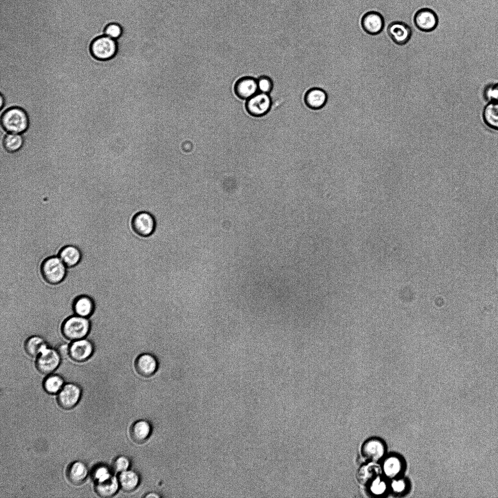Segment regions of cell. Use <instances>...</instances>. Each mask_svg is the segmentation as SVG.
Returning <instances> with one entry per match:
<instances>
[{"label":"cell","instance_id":"cell-5","mask_svg":"<svg viewBox=\"0 0 498 498\" xmlns=\"http://www.w3.org/2000/svg\"><path fill=\"white\" fill-rule=\"evenodd\" d=\"M130 225L133 231L142 237L152 235L156 228L155 217L149 212L141 211L136 213L132 217Z\"/></svg>","mask_w":498,"mask_h":498},{"label":"cell","instance_id":"cell-27","mask_svg":"<svg viewBox=\"0 0 498 498\" xmlns=\"http://www.w3.org/2000/svg\"><path fill=\"white\" fill-rule=\"evenodd\" d=\"M401 469L400 460L396 457L391 456L387 458L383 464V470L388 477L392 478L396 476Z\"/></svg>","mask_w":498,"mask_h":498},{"label":"cell","instance_id":"cell-34","mask_svg":"<svg viewBox=\"0 0 498 498\" xmlns=\"http://www.w3.org/2000/svg\"><path fill=\"white\" fill-rule=\"evenodd\" d=\"M129 465L128 460L123 456L118 458L115 461L113 467L116 471L123 472L126 471Z\"/></svg>","mask_w":498,"mask_h":498},{"label":"cell","instance_id":"cell-1","mask_svg":"<svg viewBox=\"0 0 498 498\" xmlns=\"http://www.w3.org/2000/svg\"><path fill=\"white\" fill-rule=\"evenodd\" d=\"M1 125L8 133L22 134L29 126L30 121L26 111L19 107H12L4 111L0 117Z\"/></svg>","mask_w":498,"mask_h":498},{"label":"cell","instance_id":"cell-11","mask_svg":"<svg viewBox=\"0 0 498 498\" xmlns=\"http://www.w3.org/2000/svg\"><path fill=\"white\" fill-rule=\"evenodd\" d=\"M159 368L157 358L152 354L144 353L139 356L135 362V368L140 375L148 377L155 374Z\"/></svg>","mask_w":498,"mask_h":498},{"label":"cell","instance_id":"cell-21","mask_svg":"<svg viewBox=\"0 0 498 498\" xmlns=\"http://www.w3.org/2000/svg\"><path fill=\"white\" fill-rule=\"evenodd\" d=\"M95 490L100 496L109 497L113 495L117 491L119 482L117 479L111 476L108 478L99 482H96Z\"/></svg>","mask_w":498,"mask_h":498},{"label":"cell","instance_id":"cell-28","mask_svg":"<svg viewBox=\"0 0 498 498\" xmlns=\"http://www.w3.org/2000/svg\"><path fill=\"white\" fill-rule=\"evenodd\" d=\"M374 471L371 466L363 465L356 473V477L357 481L360 484H366L373 478Z\"/></svg>","mask_w":498,"mask_h":498},{"label":"cell","instance_id":"cell-15","mask_svg":"<svg viewBox=\"0 0 498 498\" xmlns=\"http://www.w3.org/2000/svg\"><path fill=\"white\" fill-rule=\"evenodd\" d=\"M361 452L364 459L372 462H377L383 456L385 446L380 440L371 439L363 445Z\"/></svg>","mask_w":498,"mask_h":498},{"label":"cell","instance_id":"cell-38","mask_svg":"<svg viewBox=\"0 0 498 498\" xmlns=\"http://www.w3.org/2000/svg\"><path fill=\"white\" fill-rule=\"evenodd\" d=\"M151 494H150V495H147V496H146V497H159V496H156V495H155L154 494H152V495H151Z\"/></svg>","mask_w":498,"mask_h":498},{"label":"cell","instance_id":"cell-36","mask_svg":"<svg viewBox=\"0 0 498 498\" xmlns=\"http://www.w3.org/2000/svg\"><path fill=\"white\" fill-rule=\"evenodd\" d=\"M69 346L67 344H62L58 346L57 351L61 358H66L69 356Z\"/></svg>","mask_w":498,"mask_h":498},{"label":"cell","instance_id":"cell-8","mask_svg":"<svg viewBox=\"0 0 498 498\" xmlns=\"http://www.w3.org/2000/svg\"><path fill=\"white\" fill-rule=\"evenodd\" d=\"M81 394V389L77 385L68 383L64 385L57 397L59 405L64 409H72L78 402Z\"/></svg>","mask_w":498,"mask_h":498},{"label":"cell","instance_id":"cell-7","mask_svg":"<svg viewBox=\"0 0 498 498\" xmlns=\"http://www.w3.org/2000/svg\"><path fill=\"white\" fill-rule=\"evenodd\" d=\"M246 109L251 116L261 117L267 114L271 107V99L268 94L258 92L247 100Z\"/></svg>","mask_w":498,"mask_h":498},{"label":"cell","instance_id":"cell-29","mask_svg":"<svg viewBox=\"0 0 498 498\" xmlns=\"http://www.w3.org/2000/svg\"><path fill=\"white\" fill-rule=\"evenodd\" d=\"M257 85L259 92L267 94L269 93L273 87L272 79L266 75H262L257 79Z\"/></svg>","mask_w":498,"mask_h":498},{"label":"cell","instance_id":"cell-20","mask_svg":"<svg viewBox=\"0 0 498 498\" xmlns=\"http://www.w3.org/2000/svg\"><path fill=\"white\" fill-rule=\"evenodd\" d=\"M482 117L487 126L498 131V103L488 102L484 107Z\"/></svg>","mask_w":498,"mask_h":498},{"label":"cell","instance_id":"cell-3","mask_svg":"<svg viewBox=\"0 0 498 498\" xmlns=\"http://www.w3.org/2000/svg\"><path fill=\"white\" fill-rule=\"evenodd\" d=\"M90 329V322L87 318L78 315L71 316L63 322L62 331L67 339L76 340L85 338Z\"/></svg>","mask_w":498,"mask_h":498},{"label":"cell","instance_id":"cell-32","mask_svg":"<svg viewBox=\"0 0 498 498\" xmlns=\"http://www.w3.org/2000/svg\"><path fill=\"white\" fill-rule=\"evenodd\" d=\"M92 476L96 482L103 481L111 476L108 468L102 466L96 468L93 472Z\"/></svg>","mask_w":498,"mask_h":498},{"label":"cell","instance_id":"cell-13","mask_svg":"<svg viewBox=\"0 0 498 498\" xmlns=\"http://www.w3.org/2000/svg\"><path fill=\"white\" fill-rule=\"evenodd\" d=\"M385 21L382 15L376 11L366 13L362 17L361 25L363 30L371 35L380 33L384 27Z\"/></svg>","mask_w":498,"mask_h":498},{"label":"cell","instance_id":"cell-19","mask_svg":"<svg viewBox=\"0 0 498 498\" xmlns=\"http://www.w3.org/2000/svg\"><path fill=\"white\" fill-rule=\"evenodd\" d=\"M73 307L76 315L87 318L92 314L94 309V304L93 300L89 297L81 295L75 300Z\"/></svg>","mask_w":498,"mask_h":498},{"label":"cell","instance_id":"cell-24","mask_svg":"<svg viewBox=\"0 0 498 498\" xmlns=\"http://www.w3.org/2000/svg\"><path fill=\"white\" fill-rule=\"evenodd\" d=\"M150 432V426L148 423L145 421H139L133 425L131 435L134 440L140 442L148 437Z\"/></svg>","mask_w":498,"mask_h":498},{"label":"cell","instance_id":"cell-23","mask_svg":"<svg viewBox=\"0 0 498 498\" xmlns=\"http://www.w3.org/2000/svg\"><path fill=\"white\" fill-rule=\"evenodd\" d=\"M23 143L24 139L20 134L8 133L4 136L2 141L4 149L10 153L18 151Z\"/></svg>","mask_w":498,"mask_h":498},{"label":"cell","instance_id":"cell-35","mask_svg":"<svg viewBox=\"0 0 498 498\" xmlns=\"http://www.w3.org/2000/svg\"><path fill=\"white\" fill-rule=\"evenodd\" d=\"M391 487L396 492H401L405 488V483L402 480H394L391 483Z\"/></svg>","mask_w":498,"mask_h":498},{"label":"cell","instance_id":"cell-37","mask_svg":"<svg viewBox=\"0 0 498 498\" xmlns=\"http://www.w3.org/2000/svg\"><path fill=\"white\" fill-rule=\"evenodd\" d=\"M0 108H2L4 107L5 103V97L2 94H0Z\"/></svg>","mask_w":498,"mask_h":498},{"label":"cell","instance_id":"cell-2","mask_svg":"<svg viewBox=\"0 0 498 498\" xmlns=\"http://www.w3.org/2000/svg\"><path fill=\"white\" fill-rule=\"evenodd\" d=\"M40 270L44 280L51 285L60 283L67 273V267L58 256L45 259L41 264Z\"/></svg>","mask_w":498,"mask_h":498},{"label":"cell","instance_id":"cell-12","mask_svg":"<svg viewBox=\"0 0 498 498\" xmlns=\"http://www.w3.org/2000/svg\"><path fill=\"white\" fill-rule=\"evenodd\" d=\"M387 32L392 41L399 45H404L410 39L412 35L411 28L402 21H392L387 28Z\"/></svg>","mask_w":498,"mask_h":498},{"label":"cell","instance_id":"cell-22","mask_svg":"<svg viewBox=\"0 0 498 498\" xmlns=\"http://www.w3.org/2000/svg\"><path fill=\"white\" fill-rule=\"evenodd\" d=\"M47 347V344L44 339L38 336L30 337L26 341L24 345L27 354L33 357H37Z\"/></svg>","mask_w":498,"mask_h":498},{"label":"cell","instance_id":"cell-33","mask_svg":"<svg viewBox=\"0 0 498 498\" xmlns=\"http://www.w3.org/2000/svg\"><path fill=\"white\" fill-rule=\"evenodd\" d=\"M386 488V483L379 477H377L371 482L370 490L375 495H380L384 492Z\"/></svg>","mask_w":498,"mask_h":498},{"label":"cell","instance_id":"cell-17","mask_svg":"<svg viewBox=\"0 0 498 498\" xmlns=\"http://www.w3.org/2000/svg\"><path fill=\"white\" fill-rule=\"evenodd\" d=\"M58 256L67 267H72L80 262L82 254L80 250L75 246L68 245L61 249Z\"/></svg>","mask_w":498,"mask_h":498},{"label":"cell","instance_id":"cell-18","mask_svg":"<svg viewBox=\"0 0 498 498\" xmlns=\"http://www.w3.org/2000/svg\"><path fill=\"white\" fill-rule=\"evenodd\" d=\"M88 473V470L85 463L81 462H75L68 467L67 476L69 480L74 484L82 483Z\"/></svg>","mask_w":498,"mask_h":498},{"label":"cell","instance_id":"cell-9","mask_svg":"<svg viewBox=\"0 0 498 498\" xmlns=\"http://www.w3.org/2000/svg\"><path fill=\"white\" fill-rule=\"evenodd\" d=\"M414 23L416 27L423 32H429L434 30L438 24V18L436 13L427 8L418 10L414 16Z\"/></svg>","mask_w":498,"mask_h":498},{"label":"cell","instance_id":"cell-25","mask_svg":"<svg viewBox=\"0 0 498 498\" xmlns=\"http://www.w3.org/2000/svg\"><path fill=\"white\" fill-rule=\"evenodd\" d=\"M119 482L124 490L129 491L136 488L139 482V478L135 472L126 470L120 475Z\"/></svg>","mask_w":498,"mask_h":498},{"label":"cell","instance_id":"cell-10","mask_svg":"<svg viewBox=\"0 0 498 498\" xmlns=\"http://www.w3.org/2000/svg\"><path fill=\"white\" fill-rule=\"evenodd\" d=\"M93 351L92 343L84 338L74 340L69 346V356L77 362H84L88 360Z\"/></svg>","mask_w":498,"mask_h":498},{"label":"cell","instance_id":"cell-31","mask_svg":"<svg viewBox=\"0 0 498 498\" xmlns=\"http://www.w3.org/2000/svg\"><path fill=\"white\" fill-rule=\"evenodd\" d=\"M484 97L488 103H498V83L488 86L484 90Z\"/></svg>","mask_w":498,"mask_h":498},{"label":"cell","instance_id":"cell-26","mask_svg":"<svg viewBox=\"0 0 498 498\" xmlns=\"http://www.w3.org/2000/svg\"><path fill=\"white\" fill-rule=\"evenodd\" d=\"M64 379L57 374H51L44 380L43 387L49 393H56L59 392L64 386Z\"/></svg>","mask_w":498,"mask_h":498},{"label":"cell","instance_id":"cell-16","mask_svg":"<svg viewBox=\"0 0 498 498\" xmlns=\"http://www.w3.org/2000/svg\"><path fill=\"white\" fill-rule=\"evenodd\" d=\"M328 100L326 92L319 88H313L305 93L304 101L306 106L313 110L320 109L325 105Z\"/></svg>","mask_w":498,"mask_h":498},{"label":"cell","instance_id":"cell-30","mask_svg":"<svg viewBox=\"0 0 498 498\" xmlns=\"http://www.w3.org/2000/svg\"><path fill=\"white\" fill-rule=\"evenodd\" d=\"M123 29L121 26L116 23L108 24L104 30V35L115 40L119 38L122 35Z\"/></svg>","mask_w":498,"mask_h":498},{"label":"cell","instance_id":"cell-14","mask_svg":"<svg viewBox=\"0 0 498 498\" xmlns=\"http://www.w3.org/2000/svg\"><path fill=\"white\" fill-rule=\"evenodd\" d=\"M234 90L238 97L247 100L259 92L257 80L249 76L242 77L235 83Z\"/></svg>","mask_w":498,"mask_h":498},{"label":"cell","instance_id":"cell-4","mask_svg":"<svg viewBox=\"0 0 498 498\" xmlns=\"http://www.w3.org/2000/svg\"><path fill=\"white\" fill-rule=\"evenodd\" d=\"M117 49L116 40L105 35L94 39L90 47L92 55L99 60L112 58L116 55Z\"/></svg>","mask_w":498,"mask_h":498},{"label":"cell","instance_id":"cell-6","mask_svg":"<svg viewBox=\"0 0 498 498\" xmlns=\"http://www.w3.org/2000/svg\"><path fill=\"white\" fill-rule=\"evenodd\" d=\"M61 358L57 350L47 347L37 357L36 368L43 374H50L59 366Z\"/></svg>","mask_w":498,"mask_h":498}]
</instances>
